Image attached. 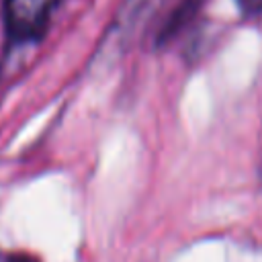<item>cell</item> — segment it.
I'll return each instance as SVG.
<instances>
[{
    "label": "cell",
    "instance_id": "obj_1",
    "mask_svg": "<svg viewBox=\"0 0 262 262\" xmlns=\"http://www.w3.org/2000/svg\"><path fill=\"white\" fill-rule=\"evenodd\" d=\"M59 0H4L6 33L16 43L39 39Z\"/></svg>",
    "mask_w": 262,
    "mask_h": 262
},
{
    "label": "cell",
    "instance_id": "obj_2",
    "mask_svg": "<svg viewBox=\"0 0 262 262\" xmlns=\"http://www.w3.org/2000/svg\"><path fill=\"white\" fill-rule=\"evenodd\" d=\"M203 4H205V0H182V2L172 10V14L168 16L166 25L162 27V31H160V35H158V43L164 45V43H168L170 39H174V37L196 16V12L201 10Z\"/></svg>",
    "mask_w": 262,
    "mask_h": 262
},
{
    "label": "cell",
    "instance_id": "obj_3",
    "mask_svg": "<svg viewBox=\"0 0 262 262\" xmlns=\"http://www.w3.org/2000/svg\"><path fill=\"white\" fill-rule=\"evenodd\" d=\"M235 2L246 16H256L262 12V0H235Z\"/></svg>",
    "mask_w": 262,
    "mask_h": 262
},
{
    "label": "cell",
    "instance_id": "obj_4",
    "mask_svg": "<svg viewBox=\"0 0 262 262\" xmlns=\"http://www.w3.org/2000/svg\"><path fill=\"white\" fill-rule=\"evenodd\" d=\"M8 262H41L37 256H33V254H25V252H18V254H12L10 258H8Z\"/></svg>",
    "mask_w": 262,
    "mask_h": 262
}]
</instances>
